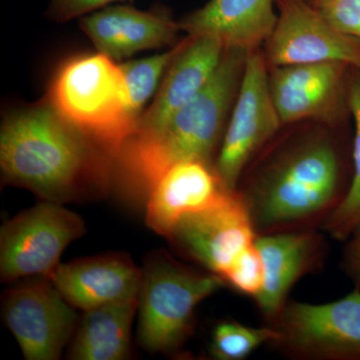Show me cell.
<instances>
[{
  "mask_svg": "<svg viewBox=\"0 0 360 360\" xmlns=\"http://www.w3.org/2000/svg\"><path fill=\"white\" fill-rule=\"evenodd\" d=\"M112 165V158L47 99L13 111L2 122V179L45 201L77 200L87 187L105 186Z\"/></svg>",
  "mask_w": 360,
  "mask_h": 360,
  "instance_id": "obj_1",
  "label": "cell"
},
{
  "mask_svg": "<svg viewBox=\"0 0 360 360\" xmlns=\"http://www.w3.org/2000/svg\"><path fill=\"white\" fill-rule=\"evenodd\" d=\"M250 51L226 47L212 79L162 127L132 134L116 156L115 170L130 193H150L170 167L187 160L212 165L224 139Z\"/></svg>",
  "mask_w": 360,
  "mask_h": 360,
  "instance_id": "obj_2",
  "label": "cell"
},
{
  "mask_svg": "<svg viewBox=\"0 0 360 360\" xmlns=\"http://www.w3.org/2000/svg\"><path fill=\"white\" fill-rule=\"evenodd\" d=\"M238 191L257 236H264L322 226L347 189L335 143L314 134L272 153Z\"/></svg>",
  "mask_w": 360,
  "mask_h": 360,
  "instance_id": "obj_3",
  "label": "cell"
},
{
  "mask_svg": "<svg viewBox=\"0 0 360 360\" xmlns=\"http://www.w3.org/2000/svg\"><path fill=\"white\" fill-rule=\"evenodd\" d=\"M115 61L99 52L70 59L52 79L47 98L113 163L139 120L122 71Z\"/></svg>",
  "mask_w": 360,
  "mask_h": 360,
  "instance_id": "obj_4",
  "label": "cell"
},
{
  "mask_svg": "<svg viewBox=\"0 0 360 360\" xmlns=\"http://www.w3.org/2000/svg\"><path fill=\"white\" fill-rule=\"evenodd\" d=\"M225 284L219 276L184 266L160 255L142 272L139 342L151 352L172 354L188 338L194 310Z\"/></svg>",
  "mask_w": 360,
  "mask_h": 360,
  "instance_id": "obj_5",
  "label": "cell"
},
{
  "mask_svg": "<svg viewBox=\"0 0 360 360\" xmlns=\"http://www.w3.org/2000/svg\"><path fill=\"white\" fill-rule=\"evenodd\" d=\"M84 231V219L58 202L44 200L16 215L0 233L2 281L49 278L60 264L63 250Z\"/></svg>",
  "mask_w": 360,
  "mask_h": 360,
  "instance_id": "obj_6",
  "label": "cell"
},
{
  "mask_svg": "<svg viewBox=\"0 0 360 360\" xmlns=\"http://www.w3.org/2000/svg\"><path fill=\"white\" fill-rule=\"evenodd\" d=\"M271 326L274 345L291 356L360 360V290L324 304L286 302Z\"/></svg>",
  "mask_w": 360,
  "mask_h": 360,
  "instance_id": "obj_7",
  "label": "cell"
},
{
  "mask_svg": "<svg viewBox=\"0 0 360 360\" xmlns=\"http://www.w3.org/2000/svg\"><path fill=\"white\" fill-rule=\"evenodd\" d=\"M269 73L264 53L259 49L250 51L214 165L222 184L231 191H238L248 163L281 127L270 96Z\"/></svg>",
  "mask_w": 360,
  "mask_h": 360,
  "instance_id": "obj_8",
  "label": "cell"
},
{
  "mask_svg": "<svg viewBox=\"0 0 360 360\" xmlns=\"http://www.w3.org/2000/svg\"><path fill=\"white\" fill-rule=\"evenodd\" d=\"M51 279H30L6 291L2 319L27 360H56L77 329L75 309Z\"/></svg>",
  "mask_w": 360,
  "mask_h": 360,
  "instance_id": "obj_9",
  "label": "cell"
},
{
  "mask_svg": "<svg viewBox=\"0 0 360 360\" xmlns=\"http://www.w3.org/2000/svg\"><path fill=\"white\" fill-rule=\"evenodd\" d=\"M277 20L265 44L267 66L340 61L360 72V41L329 25L307 0H276Z\"/></svg>",
  "mask_w": 360,
  "mask_h": 360,
  "instance_id": "obj_10",
  "label": "cell"
},
{
  "mask_svg": "<svg viewBox=\"0 0 360 360\" xmlns=\"http://www.w3.org/2000/svg\"><path fill=\"white\" fill-rule=\"evenodd\" d=\"M257 238L250 210L236 191L219 205L182 217L168 238L187 257L221 277Z\"/></svg>",
  "mask_w": 360,
  "mask_h": 360,
  "instance_id": "obj_11",
  "label": "cell"
},
{
  "mask_svg": "<svg viewBox=\"0 0 360 360\" xmlns=\"http://www.w3.org/2000/svg\"><path fill=\"white\" fill-rule=\"evenodd\" d=\"M348 68L326 61L270 68V96L281 125L304 120L335 122L345 106Z\"/></svg>",
  "mask_w": 360,
  "mask_h": 360,
  "instance_id": "obj_12",
  "label": "cell"
},
{
  "mask_svg": "<svg viewBox=\"0 0 360 360\" xmlns=\"http://www.w3.org/2000/svg\"><path fill=\"white\" fill-rule=\"evenodd\" d=\"M79 27L99 53L113 60L169 46L181 32L172 11L163 6L139 11L134 6L110 4L80 18Z\"/></svg>",
  "mask_w": 360,
  "mask_h": 360,
  "instance_id": "obj_13",
  "label": "cell"
},
{
  "mask_svg": "<svg viewBox=\"0 0 360 360\" xmlns=\"http://www.w3.org/2000/svg\"><path fill=\"white\" fill-rule=\"evenodd\" d=\"M231 193L214 165L182 161L170 167L148 194L146 224L168 238L182 217L219 205Z\"/></svg>",
  "mask_w": 360,
  "mask_h": 360,
  "instance_id": "obj_14",
  "label": "cell"
},
{
  "mask_svg": "<svg viewBox=\"0 0 360 360\" xmlns=\"http://www.w3.org/2000/svg\"><path fill=\"white\" fill-rule=\"evenodd\" d=\"M225 49L224 42L212 35H188L180 42L160 91L148 110L141 113L134 134H148L160 129L193 99L212 79Z\"/></svg>",
  "mask_w": 360,
  "mask_h": 360,
  "instance_id": "obj_15",
  "label": "cell"
},
{
  "mask_svg": "<svg viewBox=\"0 0 360 360\" xmlns=\"http://www.w3.org/2000/svg\"><path fill=\"white\" fill-rule=\"evenodd\" d=\"M255 245L264 262V284L255 300L265 319L274 322L298 279L323 262L326 240L309 229L257 236Z\"/></svg>",
  "mask_w": 360,
  "mask_h": 360,
  "instance_id": "obj_16",
  "label": "cell"
},
{
  "mask_svg": "<svg viewBox=\"0 0 360 360\" xmlns=\"http://www.w3.org/2000/svg\"><path fill=\"white\" fill-rule=\"evenodd\" d=\"M71 307L86 311L139 297L142 272L124 255H105L59 264L49 277Z\"/></svg>",
  "mask_w": 360,
  "mask_h": 360,
  "instance_id": "obj_17",
  "label": "cell"
},
{
  "mask_svg": "<svg viewBox=\"0 0 360 360\" xmlns=\"http://www.w3.org/2000/svg\"><path fill=\"white\" fill-rule=\"evenodd\" d=\"M276 0H208L179 20L188 35H212L226 47L252 51L269 39L277 20Z\"/></svg>",
  "mask_w": 360,
  "mask_h": 360,
  "instance_id": "obj_18",
  "label": "cell"
},
{
  "mask_svg": "<svg viewBox=\"0 0 360 360\" xmlns=\"http://www.w3.org/2000/svg\"><path fill=\"white\" fill-rule=\"evenodd\" d=\"M139 297L108 303L84 311L71 345L70 359L122 360L130 352L132 321Z\"/></svg>",
  "mask_w": 360,
  "mask_h": 360,
  "instance_id": "obj_19",
  "label": "cell"
},
{
  "mask_svg": "<svg viewBox=\"0 0 360 360\" xmlns=\"http://www.w3.org/2000/svg\"><path fill=\"white\" fill-rule=\"evenodd\" d=\"M347 103L354 120V176L345 198L322 224L338 240H347L360 227V72L348 86Z\"/></svg>",
  "mask_w": 360,
  "mask_h": 360,
  "instance_id": "obj_20",
  "label": "cell"
},
{
  "mask_svg": "<svg viewBox=\"0 0 360 360\" xmlns=\"http://www.w3.org/2000/svg\"><path fill=\"white\" fill-rule=\"evenodd\" d=\"M279 333L274 326L250 328L238 322L225 321L213 330L210 352L219 360H241L266 343H274Z\"/></svg>",
  "mask_w": 360,
  "mask_h": 360,
  "instance_id": "obj_21",
  "label": "cell"
},
{
  "mask_svg": "<svg viewBox=\"0 0 360 360\" xmlns=\"http://www.w3.org/2000/svg\"><path fill=\"white\" fill-rule=\"evenodd\" d=\"M179 44L172 51L148 58L127 61L120 65L129 89L132 108L139 117L142 108L155 94L161 77L179 51Z\"/></svg>",
  "mask_w": 360,
  "mask_h": 360,
  "instance_id": "obj_22",
  "label": "cell"
},
{
  "mask_svg": "<svg viewBox=\"0 0 360 360\" xmlns=\"http://www.w3.org/2000/svg\"><path fill=\"white\" fill-rule=\"evenodd\" d=\"M221 278L238 292L255 298L259 295L264 284V266L255 241L239 253Z\"/></svg>",
  "mask_w": 360,
  "mask_h": 360,
  "instance_id": "obj_23",
  "label": "cell"
},
{
  "mask_svg": "<svg viewBox=\"0 0 360 360\" xmlns=\"http://www.w3.org/2000/svg\"><path fill=\"white\" fill-rule=\"evenodd\" d=\"M314 7L336 30L360 41V0H326Z\"/></svg>",
  "mask_w": 360,
  "mask_h": 360,
  "instance_id": "obj_24",
  "label": "cell"
},
{
  "mask_svg": "<svg viewBox=\"0 0 360 360\" xmlns=\"http://www.w3.org/2000/svg\"><path fill=\"white\" fill-rule=\"evenodd\" d=\"M117 1L122 0H49L45 16L56 22H66Z\"/></svg>",
  "mask_w": 360,
  "mask_h": 360,
  "instance_id": "obj_25",
  "label": "cell"
},
{
  "mask_svg": "<svg viewBox=\"0 0 360 360\" xmlns=\"http://www.w3.org/2000/svg\"><path fill=\"white\" fill-rule=\"evenodd\" d=\"M342 267L354 281L355 288L360 290V227L349 238L343 255Z\"/></svg>",
  "mask_w": 360,
  "mask_h": 360,
  "instance_id": "obj_26",
  "label": "cell"
},
{
  "mask_svg": "<svg viewBox=\"0 0 360 360\" xmlns=\"http://www.w3.org/2000/svg\"><path fill=\"white\" fill-rule=\"evenodd\" d=\"M307 1H309L311 6H317V4H321L322 1H326V0H307Z\"/></svg>",
  "mask_w": 360,
  "mask_h": 360,
  "instance_id": "obj_27",
  "label": "cell"
}]
</instances>
